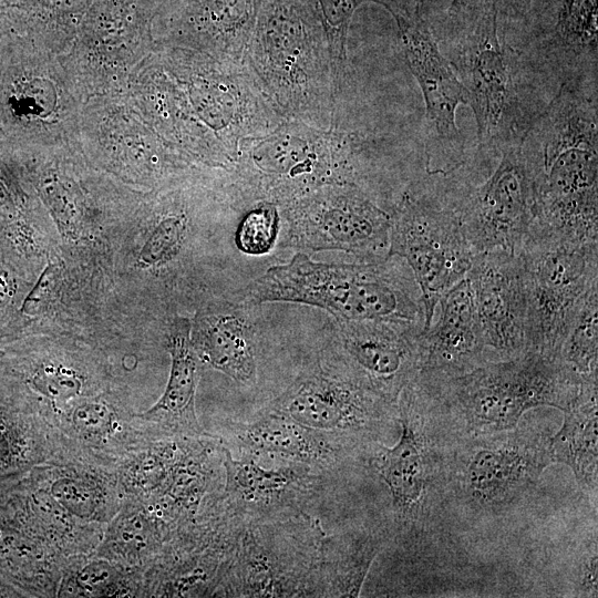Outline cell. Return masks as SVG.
Segmentation results:
<instances>
[{
	"mask_svg": "<svg viewBox=\"0 0 598 598\" xmlns=\"http://www.w3.org/2000/svg\"><path fill=\"white\" fill-rule=\"evenodd\" d=\"M383 545L377 533L324 535L317 563L316 597H358Z\"/></svg>",
	"mask_w": 598,
	"mask_h": 598,
	"instance_id": "obj_27",
	"label": "cell"
},
{
	"mask_svg": "<svg viewBox=\"0 0 598 598\" xmlns=\"http://www.w3.org/2000/svg\"><path fill=\"white\" fill-rule=\"evenodd\" d=\"M278 208L282 245L297 252L336 250L365 261L389 258L390 212L359 184L324 185Z\"/></svg>",
	"mask_w": 598,
	"mask_h": 598,
	"instance_id": "obj_12",
	"label": "cell"
},
{
	"mask_svg": "<svg viewBox=\"0 0 598 598\" xmlns=\"http://www.w3.org/2000/svg\"><path fill=\"white\" fill-rule=\"evenodd\" d=\"M265 409L306 426L370 443L399 414L393 404L332 362L316 359Z\"/></svg>",
	"mask_w": 598,
	"mask_h": 598,
	"instance_id": "obj_13",
	"label": "cell"
},
{
	"mask_svg": "<svg viewBox=\"0 0 598 598\" xmlns=\"http://www.w3.org/2000/svg\"><path fill=\"white\" fill-rule=\"evenodd\" d=\"M524 143L537 167L534 223L576 244H598L597 92L560 83Z\"/></svg>",
	"mask_w": 598,
	"mask_h": 598,
	"instance_id": "obj_1",
	"label": "cell"
},
{
	"mask_svg": "<svg viewBox=\"0 0 598 598\" xmlns=\"http://www.w3.org/2000/svg\"><path fill=\"white\" fill-rule=\"evenodd\" d=\"M375 2L390 13L396 0H313L321 24L324 29L331 55L334 80L339 91L347 78V38L354 11L363 2Z\"/></svg>",
	"mask_w": 598,
	"mask_h": 598,
	"instance_id": "obj_29",
	"label": "cell"
},
{
	"mask_svg": "<svg viewBox=\"0 0 598 598\" xmlns=\"http://www.w3.org/2000/svg\"><path fill=\"white\" fill-rule=\"evenodd\" d=\"M260 0H177L173 43L218 60L246 63Z\"/></svg>",
	"mask_w": 598,
	"mask_h": 598,
	"instance_id": "obj_22",
	"label": "cell"
},
{
	"mask_svg": "<svg viewBox=\"0 0 598 598\" xmlns=\"http://www.w3.org/2000/svg\"><path fill=\"white\" fill-rule=\"evenodd\" d=\"M494 172L478 185L457 172L442 175L474 254H518L536 218L537 167L524 143L502 150Z\"/></svg>",
	"mask_w": 598,
	"mask_h": 598,
	"instance_id": "obj_11",
	"label": "cell"
},
{
	"mask_svg": "<svg viewBox=\"0 0 598 598\" xmlns=\"http://www.w3.org/2000/svg\"><path fill=\"white\" fill-rule=\"evenodd\" d=\"M495 0H452L444 47L466 91L485 152L523 142L539 114L523 76L526 60L498 37Z\"/></svg>",
	"mask_w": 598,
	"mask_h": 598,
	"instance_id": "obj_2",
	"label": "cell"
},
{
	"mask_svg": "<svg viewBox=\"0 0 598 598\" xmlns=\"http://www.w3.org/2000/svg\"><path fill=\"white\" fill-rule=\"evenodd\" d=\"M165 62L194 116L234 163L244 143L270 133L287 120L267 97L247 63L223 61L178 47L167 50Z\"/></svg>",
	"mask_w": 598,
	"mask_h": 598,
	"instance_id": "obj_8",
	"label": "cell"
},
{
	"mask_svg": "<svg viewBox=\"0 0 598 598\" xmlns=\"http://www.w3.org/2000/svg\"><path fill=\"white\" fill-rule=\"evenodd\" d=\"M361 155L353 134L287 118L244 143L229 173L235 195L280 207L324 185L359 184Z\"/></svg>",
	"mask_w": 598,
	"mask_h": 598,
	"instance_id": "obj_6",
	"label": "cell"
},
{
	"mask_svg": "<svg viewBox=\"0 0 598 598\" xmlns=\"http://www.w3.org/2000/svg\"><path fill=\"white\" fill-rule=\"evenodd\" d=\"M190 323V340L200 363L243 385L256 384L257 351L245 305L208 303L196 312Z\"/></svg>",
	"mask_w": 598,
	"mask_h": 598,
	"instance_id": "obj_23",
	"label": "cell"
},
{
	"mask_svg": "<svg viewBox=\"0 0 598 598\" xmlns=\"http://www.w3.org/2000/svg\"><path fill=\"white\" fill-rule=\"evenodd\" d=\"M2 355V351L0 350V357Z\"/></svg>",
	"mask_w": 598,
	"mask_h": 598,
	"instance_id": "obj_41",
	"label": "cell"
},
{
	"mask_svg": "<svg viewBox=\"0 0 598 598\" xmlns=\"http://www.w3.org/2000/svg\"><path fill=\"white\" fill-rule=\"evenodd\" d=\"M73 423L83 433H99L111 423V411L101 402H83L73 412Z\"/></svg>",
	"mask_w": 598,
	"mask_h": 598,
	"instance_id": "obj_35",
	"label": "cell"
},
{
	"mask_svg": "<svg viewBox=\"0 0 598 598\" xmlns=\"http://www.w3.org/2000/svg\"><path fill=\"white\" fill-rule=\"evenodd\" d=\"M113 578V571L110 567L103 564H92L79 574V584L89 594L105 595L104 592L111 587Z\"/></svg>",
	"mask_w": 598,
	"mask_h": 598,
	"instance_id": "obj_36",
	"label": "cell"
},
{
	"mask_svg": "<svg viewBox=\"0 0 598 598\" xmlns=\"http://www.w3.org/2000/svg\"><path fill=\"white\" fill-rule=\"evenodd\" d=\"M519 257L527 298V351L558 359L568 326L598 282V244H576L532 224Z\"/></svg>",
	"mask_w": 598,
	"mask_h": 598,
	"instance_id": "obj_10",
	"label": "cell"
},
{
	"mask_svg": "<svg viewBox=\"0 0 598 598\" xmlns=\"http://www.w3.org/2000/svg\"><path fill=\"white\" fill-rule=\"evenodd\" d=\"M437 319L421 331L420 372L454 375L487 361L478 315L465 277L439 300Z\"/></svg>",
	"mask_w": 598,
	"mask_h": 598,
	"instance_id": "obj_21",
	"label": "cell"
},
{
	"mask_svg": "<svg viewBox=\"0 0 598 598\" xmlns=\"http://www.w3.org/2000/svg\"><path fill=\"white\" fill-rule=\"evenodd\" d=\"M324 535L306 512L243 522L217 590L229 597H316Z\"/></svg>",
	"mask_w": 598,
	"mask_h": 598,
	"instance_id": "obj_9",
	"label": "cell"
},
{
	"mask_svg": "<svg viewBox=\"0 0 598 598\" xmlns=\"http://www.w3.org/2000/svg\"><path fill=\"white\" fill-rule=\"evenodd\" d=\"M484 342L493 360L527 351V298L519 257L504 250L476 254L466 275Z\"/></svg>",
	"mask_w": 598,
	"mask_h": 598,
	"instance_id": "obj_19",
	"label": "cell"
},
{
	"mask_svg": "<svg viewBox=\"0 0 598 598\" xmlns=\"http://www.w3.org/2000/svg\"><path fill=\"white\" fill-rule=\"evenodd\" d=\"M27 272L8 260L0 251V338L13 322L28 293Z\"/></svg>",
	"mask_w": 598,
	"mask_h": 598,
	"instance_id": "obj_33",
	"label": "cell"
},
{
	"mask_svg": "<svg viewBox=\"0 0 598 598\" xmlns=\"http://www.w3.org/2000/svg\"><path fill=\"white\" fill-rule=\"evenodd\" d=\"M558 360L580 378L597 374L598 282L590 287L575 312L561 342Z\"/></svg>",
	"mask_w": 598,
	"mask_h": 598,
	"instance_id": "obj_28",
	"label": "cell"
},
{
	"mask_svg": "<svg viewBox=\"0 0 598 598\" xmlns=\"http://www.w3.org/2000/svg\"><path fill=\"white\" fill-rule=\"evenodd\" d=\"M597 374L581 378L578 395L564 411L558 432L548 440L553 463L567 465L581 488L597 494Z\"/></svg>",
	"mask_w": 598,
	"mask_h": 598,
	"instance_id": "obj_26",
	"label": "cell"
},
{
	"mask_svg": "<svg viewBox=\"0 0 598 598\" xmlns=\"http://www.w3.org/2000/svg\"><path fill=\"white\" fill-rule=\"evenodd\" d=\"M189 319L175 318L167 332L171 369L164 393L142 417L177 434L199 435L195 400L199 379V359L190 340Z\"/></svg>",
	"mask_w": 598,
	"mask_h": 598,
	"instance_id": "obj_25",
	"label": "cell"
},
{
	"mask_svg": "<svg viewBox=\"0 0 598 598\" xmlns=\"http://www.w3.org/2000/svg\"><path fill=\"white\" fill-rule=\"evenodd\" d=\"M52 493L56 501L76 515L87 516L94 512L96 492L91 484L76 478H63L54 483Z\"/></svg>",
	"mask_w": 598,
	"mask_h": 598,
	"instance_id": "obj_34",
	"label": "cell"
},
{
	"mask_svg": "<svg viewBox=\"0 0 598 598\" xmlns=\"http://www.w3.org/2000/svg\"><path fill=\"white\" fill-rule=\"evenodd\" d=\"M7 440L3 436L2 432L0 431V458L6 454L7 452Z\"/></svg>",
	"mask_w": 598,
	"mask_h": 598,
	"instance_id": "obj_40",
	"label": "cell"
},
{
	"mask_svg": "<svg viewBox=\"0 0 598 598\" xmlns=\"http://www.w3.org/2000/svg\"><path fill=\"white\" fill-rule=\"evenodd\" d=\"M426 0H396V7L392 14L398 16H415L422 14L423 7Z\"/></svg>",
	"mask_w": 598,
	"mask_h": 598,
	"instance_id": "obj_39",
	"label": "cell"
},
{
	"mask_svg": "<svg viewBox=\"0 0 598 598\" xmlns=\"http://www.w3.org/2000/svg\"><path fill=\"white\" fill-rule=\"evenodd\" d=\"M189 217L182 206L165 213L150 230L137 255L141 268L152 269L172 262L182 251L189 231Z\"/></svg>",
	"mask_w": 598,
	"mask_h": 598,
	"instance_id": "obj_30",
	"label": "cell"
},
{
	"mask_svg": "<svg viewBox=\"0 0 598 598\" xmlns=\"http://www.w3.org/2000/svg\"><path fill=\"white\" fill-rule=\"evenodd\" d=\"M394 20L404 60L425 103V172L448 175L466 163L455 121L458 105H467L466 91L422 14Z\"/></svg>",
	"mask_w": 598,
	"mask_h": 598,
	"instance_id": "obj_14",
	"label": "cell"
},
{
	"mask_svg": "<svg viewBox=\"0 0 598 598\" xmlns=\"http://www.w3.org/2000/svg\"><path fill=\"white\" fill-rule=\"evenodd\" d=\"M245 306L290 302L328 311L337 320H400L424 329L419 286L406 262L383 260L319 262L296 252L268 268L240 291Z\"/></svg>",
	"mask_w": 598,
	"mask_h": 598,
	"instance_id": "obj_4",
	"label": "cell"
},
{
	"mask_svg": "<svg viewBox=\"0 0 598 598\" xmlns=\"http://www.w3.org/2000/svg\"><path fill=\"white\" fill-rule=\"evenodd\" d=\"M280 234L281 217L278 206L261 202L239 220L235 244L246 255L262 256L271 251Z\"/></svg>",
	"mask_w": 598,
	"mask_h": 598,
	"instance_id": "obj_31",
	"label": "cell"
},
{
	"mask_svg": "<svg viewBox=\"0 0 598 598\" xmlns=\"http://www.w3.org/2000/svg\"><path fill=\"white\" fill-rule=\"evenodd\" d=\"M497 7L505 8V10L515 17L525 18L532 9L535 0H495Z\"/></svg>",
	"mask_w": 598,
	"mask_h": 598,
	"instance_id": "obj_38",
	"label": "cell"
},
{
	"mask_svg": "<svg viewBox=\"0 0 598 598\" xmlns=\"http://www.w3.org/2000/svg\"><path fill=\"white\" fill-rule=\"evenodd\" d=\"M423 328L400 320H337L328 360L398 404L419 375V336Z\"/></svg>",
	"mask_w": 598,
	"mask_h": 598,
	"instance_id": "obj_15",
	"label": "cell"
},
{
	"mask_svg": "<svg viewBox=\"0 0 598 598\" xmlns=\"http://www.w3.org/2000/svg\"><path fill=\"white\" fill-rule=\"evenodd\" d=\"M31 385L55 404L79 396L83 388L82 377L71 367L59 362H45L30 378Z\"/></svg>",
	"mask_w": 598,
	"mask_h": 598,
	"instance_id": "obj_32",
	"label": "cell"
},
{
	"mask_svg": "<svg viewBox=\"0 0 598 598\" xmlns=\"http://www.w3.org/2000/svg\"><path fill=\"white\" fill-rule=\"evenodd\" d=\"M420 373L436 406L477 436L516 429L533 408L564 412L576 400L581 382L558 359L534 351L485 361L454 375Z\"/></svg>",
	"mask_w": 598,
	"mask_h": 598,
	"instance_id": "obj_5",
	"label": "cell"
},
{
	"mask_svg": "<svg viewBox=\"0 0 598 598\" xmlns=\"http://www.w3.org/2000/svg\"><path fill=\"white\" fill-rule=\"evenodd\" d=\"M464 456L461 483L467 496L485 508L513 503L532 487L553 463L549 437L523 434L516 429L483 435Z\"/></svg>",
	"mask_w": 598,
	"mask_h": 598,
	"instance_id": "obj_17",
	"label": "cell"
},
{
	"mask_svg": "<svg viewBox=\"0 0 598 598\" xmlns=\"http://www.w3.org/2000/svg\"><path fill=\"white\" fill-rule=\"evenodd\" d=\"M226 442L238 453L306 464L327 472L342 465L362 444L306 426L265 408L246 422L230 423Z\"/></svg>",
	"mask_w": 598,
	"mask_h": 598,
	"instance_id": "obj_20",
	"label": "cell"
},
{
	"mask_svg": "<svg viewBox=\"0 0 598 598\" xmlns=\"http://www.w3.org/2000/svg\"><path fill=\"white\" fill-rule=\"evenodd\" d=\"M389 257L403 259L419 286L424 329L440 298L466 277L474 251L444 189L441 175L412 182L391 212Z\"/></svg>",
	"mask_w": 598,
	"mask_h": 598,
	"instance_id": "obj_7",
	"label": "cell"
},
{
	"mask_svg": "<svg viewBox=\"0 0 598 598\" xmlns=\"http://www.w3.org/2000/svg\"><path fill=\"white\" fill-rule=\"evenodd\" d=\"M225 471L223 505L229 518L264 520L306 512L308 504L327 486L330 472L300 463L275 460L266 465L260 457L238 453L221 443Z\"/></svg>",
	"mask_w": 598,
	"mask_h": 598,
	"instance_id": "obj_16",
	"label": "cell"
},
{
	"mask_svg": "<svg viewBox=\"0 0 598 598\" xmlns=\"http://www.w3.org/2000/svg\"><path fill=\"white\" fill-rule=\"evenodd\" d=\"M401 434L398 443L385 447L377 443L370 456L372 466L385 483L395 511L415 513L425 488V440L417 425L419 412L405 388L398 400Z\"/></svg>",
	"mask_w": 598,
	"mask_h": 598,
	"instance_id": "obj_24",
	"label": "cell"
},
{
	"mask_svg": "<svg viewBox=\"0 0 598 598\" xmlns=\"http://www.w3.org/2000/svg\"><path fill=\"white\" fill-rule=\"evenodd\" d=\"M597 550L589 553L581 561L577 574V591L580 596H597Z\"/></svg>",
	"mask_w": 598,
	"mask_h": 598,
	"instance_id": "obj_37",
	"label": "cell"
},
{
	"mask_svg": "<svg viewBox=\"0 0 598 598\" xmlns=\"http://www.w3.org/2000/svg\"><path fill=\"white\" fill-rule=\"evenodd\" d=\"M524 59L546 68L560 83L597 90V0H544Z\"/></svg>",
	"mask_w": 598,
	"mask_h": 598,
	"instance_id": "obj_18",
	"label": "cell"
},
{
	"mask_svg": "<svg viewBox=\"0 0 598 598\" xmlns=\"http://www.w3.org/2000/svg\"><path fill=\"white\" fill-rule=\"evenodd\" d=\"M246 63L286 118L337 127L340 91L313 0H260Z\"/></svg>",
	"mask_w": 598,
	"mask_h": 598,
	"instance_id": "obj_3",
	"label": "cell"
}]
</instances>
